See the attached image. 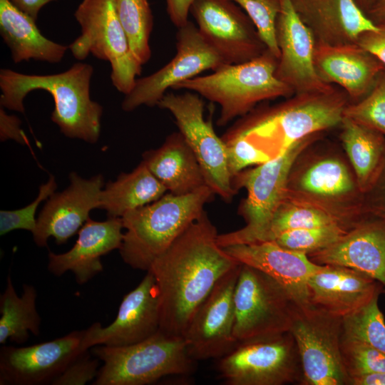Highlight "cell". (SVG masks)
Instances as JSON below:
<instances>
[{
    "instance_id": "obj_1",
    "label": "cell",
    "mask_w": 385,
    "mask_h": 385,
    "mask_svg": "<svg viewBox=\"0 0 385 385\" xmlns=\"http://www.w3.org/2000/svg\"><path fill=\"white\" fill-rule=\"evenodd\" d=\"M205 211L151 264L158 289L160 330L183 337L202 302L217 281L240 264L217 243Z\"/></svg>"
},
{
    "instance_id": "obj_2",
    "label": "cell",
    "mask_w": 385,
    "mask_h": 385,
    "mask_svg": "<svg viewBox=\"0 0 385 385\" xmlns=\"http://www.w3.org/2000/svg\"><path fill=\"white\" fill-rule=\"evenodd\" d=\"M349 100L342 88L294 93L279 103L255 108L222 137L253 165L282 155L296 143L339 126Z\"/></svg>"
},
{
    "instance_id": "obj_3",
    "label": "cell",
    "mask_w": 385,
    "mask_h": 385,
    "mask_svg": "<svg viewBox=\"0 0 385 385\" xmlns=\"http://www.w3.org/2000/svg\"><path fill=\"white\" fill-rule=\"evenodd\" d=\"M93 68L86 63H74L55 74L30 75L9 68L0 71V105L24 113V100L34 90L48 92L54 101L51 120L71 138L96 143L101 133L103 107L90 96Z\"/></svg>"
},
{
    "instance_id": "obj_4",
    "label": "cell",
    "mask_w": 385,
    "mask_h": 385,
    "mask_svg": "<svg viewBox=\"0 0 385 385\" xmlns=\"http://www.w3.org/2000/svg\"><path fill=\"white\" fill-rule=\"evenodd\" d=\"M319 139L294 161L285 197L319 208L350 230L367 217L364 193L347 158L330 145H317Z\"/></svg>"
},
{
    "instance_id": "obj_5",
    "label": "cell",
    "mask_w": 385,
    "mask_h": 385,
    "mask_svg": "<svg viewBox=\"0 0 385 385\" xmlns=\"http://www.w3.org/2000/svg\"><path fill=\"white\" fill-rule=\"evenodd\" d=\"M214 192L207 185L185 195L168 192L122 217L125 232L119 252L125 264L148 271L153 262L205 211Z\"/></svg>"
},
{
    "instance_id": "obj_6",
    "label": "cell",
    "mask_w": 385,
    "mask_h": 385,
    "mask_svg": "<svg viewBox=\"0 0 385 385\" xmlns=\"http://www.w3.org/2000/svg\"><path fill=\"white\" fill-rule=\"evenodd\" d=\"M278 58L267 49L259 57L242 63L224 64L213 73L195 76L173 89L194 92L220 106L217 120L223 126L242 117L263 101L288 98L294 91L275 76Z\"/></svg>"
},
{
    "instance_id": "obj_7",
    "label": "cell",
    "mask_w": 385,
    "mask_h": 385,
    "mask_svg": "<svg viewBox=\"0 0 385 385\" xmlns=\"http://www.w3.org/2000/svg\"><path fill=\"white\" fill-rule=\"evenodd\" d=\"M91 352L103 363L93 385H147L165 376L187 374L193 366L184 338L160 330L131 345H96Z\"/></svg>"
},
{
    "instance_id": "obj_8",
    "label": "cell",
    "mask_w": 385,
    "mask_h": 385,
    "mask_svg": "<svg viewBox=\"0 0 385 385\" xmlns=\"http://www.w3.org/2000/svg\"><path fill=\"white\" fill-rule=\"evenodd\" d=\"M74 16L81 34L68 46L73 56L81 61L92 54L108 61L112 84L124 95L128 93L143 65L130 49L114 0H82Z\"/></svg>"
},
{
    "instance_id": "obj_9",
    "label": "cell",
    "mask_w": 385,
    "mask_h": 385,
    "mask_svg": "<svg viewBox=\"0 0 385 385\" xmlns=\"http://www.w3.org/2000/svg\"><path fill=\"white\" fill-rule=\"evenodd\" d=\"M322 135L307 137L277 158L253 168L245 169L232 177V185L237 192L242 188L247 190V197L238 208L245 225L237 230L218 235L217 243L220 247L250 243L267 225L285 197L287 180L294 161Z\"/></svg>"
},
{
    "instance_id": "obj_10",
    "label": "cell",
    "mask_w": 385,
    "mask_h": 385,
    "mask_svg": "<svg viewBox=\"0 0 385 385\" xmlns=\"http://www.w3.org/2000/svg\"><path fill=\"white\" fill-rule=\"evenodd\" d=\"M234 304L233 334L237 342L289 332L299 307L276 280L245 264L236 282Z\"/></svg>"
},
{
    "instance_id": "obj_11",
    "label": "cell",
    "mask_w": 385,
    "mask_h": 385,
    "mask_svg": "<svg viewBox=\"0 0 385 385\" xmlns=\"http://www.w3.org/2000/svg\"><path fill=\"white\" fill-rule=\"evenodd\" d=\"M218 371L229 385L302 382V364L290 332L239 342L220 358Z\"/></svg>"
},
{
    "instance_id": "obj_12",
    "label": "cell",
    "mask_w": 385,
    "mask_h": 385,
    "mask_svg": "<svg viewBox=\"0 0 385 385\" xmlns=\"http://www.w3.org/2000/svg\"><path fill=\"white\" fill-rule=\"evenodd\" d=\"M173 115L179 132L192 149L215 195L230 202L237 191L232 185L225 142L204 119V102L198 94L165 93L157 105Z\"/></svg>"
},
{
    "instance_id": "obj_13",
    "label": "cell",
    "mask_w": 385,
    "mask_h": 385,
    "mask_svg": "<svg viewBox=\"0 0 385 385\" xmlns=\"http://www.w3.org/2000/svg\"><path fill=\"white\" fill-rule=\"evenodd\" d=\"M306 385L349 384L341 354L342 318L298 307L290 327Z\"/></svg>"
},
{
    "instance_id": "obj_14",
    "label": "cell",
    "mask_w": 385,
    "mask_h": 385,
    "mask_svg": "<svg viewBox=\"0 0 385 385\" xmlns=\"http://www.w3.org/2000/svg\"><path fill=\"white\" fill-rule=\"evenodd\" d=\"M177 53L166 65L150 76L137 78L125 95L122 109L130 112L140 106H157L168 88L197 76L206 70H217L227 64L200 34L191 21L178 28Z\"/></svg>"
},
{
    "instance_id": "obj_15",
    "label": "cell",
    "mask_w": 385,
    "mask_h": 385,
    "mask_svg": "<svg viewBox=\"0 0 385 385\" xmlns=\"http://www.w3.org/2000/svg\"><path fill=\"white\" fill-rule=\"evenodd\" d=\"M190 13L227 64L252 61L268 49L247 14L231 0H195Z\"/></svg>"
},
{
    "instance_id": "obj_16",
    "label": "cell",
    "mask_w": 385,
    "mask_h": 385,
    "mask_svg": "<svg viewBox=\"0 0 385 385\" xmlns=\"http://www.w3.org/2000/svg\"><path fill=\"white\" fill-rule=\"evenodd\" d=\"M240 267L225 273L195 312L183 337L193 360L220 358L237 344L234 292Z\"/></svg>"
},
{
    "instance_id": "obj_17",
    "label": "cell",
    "mask_w": 385,
    "mask_h": 385,
    "mask_svg": "<svg viewBox=\"0 0 385 385\" xmlns=\"http://www.w3.org/2000/svg\"><path fill=\"white\" fill-rule=\"evenodd\" d=\"M160 310L153 274L147 271L138 285L125 294L114 321L106 327L95 322L82 339L83 350L96 345L124 346L142 342L160 330Z\"/></svg>"
},
{
    "instance_id": "obj_18",
    "label": "cell",
    "mask_w": 385,
    "mask_h": 385,
    "mask_svg": "<svg viewBox=\"0 0 385 385\" xmlns=\"http://www.w3.org/2000/svg\"><path fill=\"white\" fill-rule=\"evenodd\" d=\"M85 330L31 346L0 349V385H40L51 382L77 356Z\"/></svg>"
},
{
    "instance_id": "obj_19",
    "label": "cell",
    "mask_w": 385,
    "mask_h": 385,
    "mask_svg": "<svg viewBox=\"0 0 385 385\" xmlns=\"http://www.w3.org/2000/svg\"><path fill=\"white\" fill-rule=\"evenodd\" d=\"M275 36L279 56L276 77L294 93L319 92L333 85L323 83L314 66L316 44L310 29L302 21L292 0H279Z\"/></svg>"
},
{
    "instance_id": "obj_20",
    "label": "cell",
    "mask_w": 385,
    "mask_h": 385,
    "mask_svg": "<svg viewBox=\"0 0 385 385\" xmlns=\"http://www.w3.org/2000/svg\"><path fill=\"white\" fill-rule=\"evenodd\" d=\"M69 180L66 190L49 197L36 219L32 235L39 247H46L50 237L57 245L64 244L79 231L89 218L90 212L98 208L104 184L102 175L84 179L72 172Z\"/></svg>"
},
{
    "instance_id": "obj_21",
    "label": "cell",
    "mask_w": 385,
    "mask_h": 385,
    "mask_svg": "<svg viewBox=\"0 0 385 385\" xmlns=\"http://www.w3.org/2000/svg\"><path fill=\"white\" fill-rule=\"evenodd\" d=\"M241 264L270 276L302 309L310 307L308 280L321 267L307 255L284 249L273 241L237 244L223 247Z\"/></svg>"
},
{
    "instance_id": "obj_22",
    "label": "cell",
    "mask_w": 385,
    "mask_h": 385,
    "mask_svg": "<svg viewBox=\"0 0 385 385\" xmlns=\"http://www.w3.org/2000/svg\"><path fill=\"white\" fill-rule=\"evenodd\" d=\"M317 265L349 267L379 282L385 292V220L369 217L328 247L307 255Z\"/></svg>"
},
{
    "instance_id": "obj_23",
    "label": "cell",
    "mask_w": 385,
    "mask_h": 385,
    "mask_svg": "<svg viewBox=\"0 0 385 385\" xmlns=\"http://www.w3.org/2000/svg\"><path fill=\"white\" fill-rule=\"evenodd\" d=\"M313 61L320 80L338 85L350 103L365 97L385 69L374 54L357 43L331 46L316 43Z\"/></svg>"
},
{
    "instance_id": "obj_24",
    "label": "cell",
    "mask_w": 385,
    "mask_h": 385,
    "mask_svg": "<svg viewBox=\"0 0 385 385\" xmlns=\"http://www.w3.org/2000/svg\"><path fill=\"white\" fill-rule=\"evenodd\" d=\"M311 307L343 318L350 315L384 292L371 277L353 269L323 265L308 280Z\"/></svg>"
},
{
    "instance_id": "obj_25",
    "label": "cell",
    "mask_w": 385,
    "mask_h": 385,
    "mask_svg": "<svg viewBox=\"0 0 385 385\" xmlns=\"http://www.w3.org/2000/svg\"><path fill=\"white\" fill-rule=\"evenodd\" d=\"M123 228L121 217H108L102 222L89 217L78 232L71 250L61 254L48 252V270L58 277L71 271L78 284H86L103 271L101 257L120 249Z\"/></svg>"
},
{
    "instance_id": "obj_26",
    "label": "cell",
    "mask_w": 385,
    "mask_h": 385,
    "mask_svg": "<svg viewBox=\"0 0 385 385\" xmlns=\"http://www.w3.org/2000/svg\"><path fill=\"white\" fill-rule=\"evenodd\" d=\"M302 21L317 43L337 46L356 43L376 25L355 0H292Z\"/></svg>"
},
{
    "instance_id": "obj_27",
    "label": "cell",
    "mask_w": 385,
    "mask_h": 385,
    "mask_svg": "<svg viewBox=\"0 0 385 385\" xmlns=\"http://www.w3.org/2000/svg\"><path fill=\"white\" fill-rule=\"evenodd\" d=\"M143 158L170 193L188 195L207 185L197 159L180 132L169 135L160 148L145 152Z\"/></svg>"
},
{
    "instance_id": "obj_28",
    "label": "cell",
    "mask_w": 385,
    "mask_h": 385,
    "mask_svg": "<svg viewBox=\"0 0 385 385\" xmlns=\"http://www.w3.org/2000/svg\"><path fill=\"white\" fill-rule=\"evenodd\" d=\"M36 22L9 0H0V34L11 51L13 61L60 62L68 46L45 37Z\"/></svg>"
},
{
    "instance_id": "obj_29",
    "label": "cell",
    "mask_w": 385,
    "mask_h": 385,
    "mask_svg": "<svg viewBox=\"0 0 385 385\" xmlns=\"http://www.w3.org/2000/svg\"><path fill=\"white\" fill-rule=\"evenodd\" d=\"M339 126L343 149L364 194L376 183L385 166V135L346 117Z\"/></svg>"
},
{
    "instance_id": "obj_30",
    "label": "cell",
    "mask_w": 385,
    "mask_h": 385,
    "mask_svg": "<svg viewBox=\"0 0 385 385\" xmlns=\"http://www.w3.org/2000/svg\"><path fill=\"white\" fill-rule=\"evenodd\" d=\"M166 188L141 163L130 173H121L115 181L106 183L100 196L98 208L108 217H122L126 212L156 201Z\"/></svg>"
},
{
    "instance_id": "obj_31",
    "label": "cell",
    "mask_w": 385,
    "mask_h": 385,
    "mask_svg": "<svg viewBox=\"0 0 385 385\" xmlns=\"http://www.w3.org/2000/svg\"><path fill=\"white\" fill-rule=\"evenodd\" d=\"M36 298L37 291L31 284H24L19 297L9 273L6 289L0 296V344H4L8 339L22 344L29 339V332L40 334L41 318L36 309Z\"/></svg>"
},
{
    "instance_id": "obj_32",
    "label": "cell",
    "mask_w": 385,
    "mask_h": 385,
    "mask_svg": "<svg viewBox=\"0 0 385 385\" xmlns=\"http://www.w3.org/2000/svg\"><path fill=\"white\" fill-rule=\"evenodd\" d=\"M334 225L344 227L333 217L319 208L284 197L267 225L250 243L272 241L281 233L292 230Z\"/></svg>"
},
{
    "instance_id": "obj_33",
    "label": "cell",
    "mask_w": 385,
    "mask_h": 385,
    "mask_svg": "<svg viewBox=\"0 0 385 385\" xmlns=\"http://www.w3.org/2000/svg\"><path fill=\"white\" fill-rule=\"evenodd\" d=\"M130 49L142 65L151 56L149 38L153 18L148 0H114Z\"/></svg>"
},
{
    "instance_id": "obj_34",
    "label": "cell",
    "mask_w": 385,
    "mask_h": 385,
    "mask_svg": "<svg viewBox=\"0 0 385 385\" xmlns=\"http://www.w3.org/2000/svg\"><path fill=\"white\" fill-rule=\"evenodd\" d=\"M374 297L354 313L342 318V335L366 343L385 353V321Z\"/></svg>"
},
{
    "instance_id": "obj_35",
    "label": "cell",
    "mask_w": 385,
    "mask_h": 385,
    "mask_svg": "<svg viewBox=\"0 0 385 385\" xmlns=\"http://www.w3.org/2000/svg\"><path fill=\"white\" fill-rule=\"evenodd\" d=\"M348 230L337 225L300 228L281 233L272 241L284 249L308 255L328 247Z\"/></svg>"
},
{
    "instance_id": "obj_36",
    "label": "cell",
    "mask_w": 385,
    "mask_h": 385,
    "mask_svg": "<svg viewBox=\"0 0 385 385\" xmlns=\"http://www.w3.org/2000/svg\"><path fill=\"white\" fill-rule=\"evenodd\" d=\"M343 117L371 127L385 135V69L365 97L346 106Z\"/></svg>"
},
{
    "instance_id": "obj_37",
    "label": "cell",
    "mask_w": 385,
    "mask_h": 385,
    "mask_svg": "<svg viewBox=\"0 0 385 385\" xmlns=\"http://www.w3.org/2000/svg\"><path fill=\"white\" fill-rule=\"evenodd\" d=\"M341 354L349 378L385 372V353L359 340L342 335Z\"/></svg>"
},
{
    "instance_id": "obj_38",
    "label": "cell",
    "mask_w": 385,
    "mask_h": 385,
    "mask_svg": "<svg viewBox=\"0 0 385 385\" xmlns=\"http://www.w3.org/2000/svg\"><path fill=\"white\" fill-rule=\"evenodd\" d=\"M250 17L267 48L278 58L275 26L279 11V0H231Z\"/></svg>"
},
{
    "instance_id": "obj_39",
    "label": "cell",
    "mask_w": 385,
    "mask_h": 385,
    "mask_svg": "<svg viewBox=\"0 0 385 385\" xmlns=\"http://www.w3.org/2000/svg\"><path fill=\"white\" fill-rule=\"evenodd\" d=\"M57 188L55 177L50 175L48 181L40 186L36 198L26 207L14 210L0 211V235H4L15 230H26L32 233L36 227L35 214L39 204L49 197Z\"/></svg>"
},
{
    "instance_id": "obj_40",
    "label": "cell",
    "mask_w": 385,
    "mask_h": 385,
    "mask_svg": "<svg viewBox=\"0 0 385 385\" xmlns=\"http://www.w3.org/2000/svg\"><path fill=\"white\" fill-rule=\"evenodd\" d=\"M99 359L92 358L88 350L73 360L51 382L52 385H85L96 379Z\"/></svg>"
},
{
    "instance_id": "obj_41",
    "label": "cell",
    "mask_w": 385,
    "mask_h": 385,
    "mask_svg": "<svg viewBox=\"0 0 385 385\" xmlns=\"http://www.w3.org/2000/svg\"><path fill=\"white\" fill-rule=\"evenodd\" d=\"M363 209L367 217L385 220V166L374 186L364 194Z\"/></svg>"
},
{
    "instance_id": "obj_42",
    "label": "cell",
    "mask_w": 385,
    "mask_h": 385,
    "mask_svg": "<svg viewBox=\"0 0 385 385\" xmlns=\"http://www.w3.org/2000/svg\"><path fill=\"white\" fill-rule=\"evenodd\" d=\"M376 25L375 30L363 33L356 43L374 54L385 66V20Z\"/></svg>"
},
{
    "instance_id": "obj_43",
    "label": "cell",
    "mask_w": 385,
    "mask_h": 385,
    "mask_svg": "<svg viewBox=\"0 0 385 385\" xmlns=\"http://www.w3.org/2000/svg\"><path fill=\"white\" fill-rule=\"evenodd\" d=\"M21 120L14 115H9L0 108V138L1 141L12 139L21 144L29 145V140L21 128Z\"/></svg>"
},
{
    "instance_id": "obj_44",
    "label": "cell",
    "mask_w": 385,
    "mask_h": 385,
    "mask_svg": "<svg viewBox=\"0 0 385 385\" xmlns=\"http://www.w3.org/2000/svg\"><path fill=\"white\" fill-rule=\"evenodd\" d=\"M194 1L165 0L168 14L177 28L183 26L188 21V14Z\"/></svg>"
},
{
    "instance_id": "obj_45",
    "label": "cell",
    "mask_w": 385,
    "mask_h": 385,
    "mask_svg": "<svg viewBox=\"0 0 385 385\" xmlns=\"http://www.w3.org/2000/svg\"><path fill=\"white\" fill-rule=\"evenodd\" d=\"M15 6L37 21L40 10L47 4L56 0H9Z\"/></svg>"
},
{
    "instance_id": "obj_46",
    "label": "cell",
    "mask_w": 385,
    "mask_h": 385,
    "mask_svg": "<svg viewBox=\"0 0 385 385\" xmlns=\"http://www.w3.org/2000/svg\"><path fill=\"white\" fill-rule=\"evenodd\" d=\"M351 385H385V372H374L349 378Z\"/></svg>"
},
{
    "instance_id": "obj_47",
    "label": "cell",
    "mask_w": 385,
    "mask_h": 385,
    "mask_svg": "<svg viewBox=\"0 0 385 385\" xmlns=\"http://www.w3.org/2000/svg\"><path fill=\"white\" fill-rule=\"evenodd\" d=\"M366 16L376 24L385 20V0H373Z\"/></svg>"
},
{
    "instance_id": "obj_48",
    "label": "cell",
    "mask_w": 385,
    "mask_h": 385,
    "mask_svg": "<svg viewBox=\"0 0 385 385\" xmlns=\"http://www.w3.org/2000/svg\"><path fill=\"white\" fill-rule=\"evenodd\" d=\"M373 0H355L360 9L366 14Z\"/></svg>"
}]
</instances>
